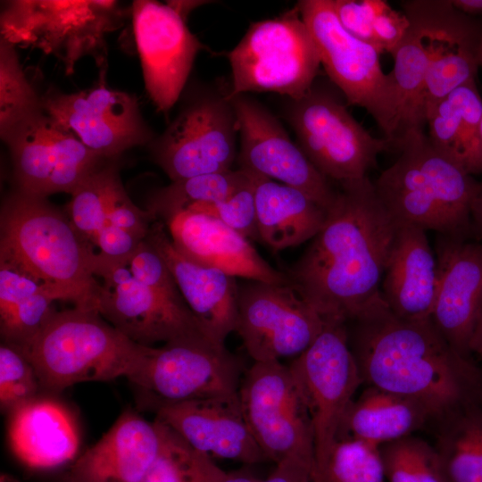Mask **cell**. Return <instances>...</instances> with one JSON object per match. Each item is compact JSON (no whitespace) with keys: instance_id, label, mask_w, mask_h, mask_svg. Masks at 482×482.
<instances>
[{"instance_id":"9a60e30c","label":"cell","mask_w":482,"mask_h":482,"mask_svg":"<svg viewBox=\"0 0 482 482\" xmlns=\"http://www.w3.org/2000/svg\"><path fill=\"white\" fill-rule=\"evenodd\" d=\"M242 365L225 346L192 336L151 346L137 386L157 409L173 403L237 393Z\"/></svg>"},{"instance_id":"f35d334b","label":"cell","mask_w":482,"mask_h":482,"mask_svg":"<svg viewBox=\"0 0 482 482\" xmlns=\"http://www.w3.org/2000/svg\"><path fill=\"white\" fill-rule=\"evenodd\" d=\"M56 300L50 291H42L0 312L4 343L19 348L33 338L55 312L52 303Z\"/></svg>"},{"instance_id":"f1b7e54d","label":"cell","mask_w":482,"mask_h":482,"mask_svg":"<svg viewBox=\"0 0 482 482\" xmlns=\"http://www.w3.org/2000/svg\"><path fill=\"white\" fill-rule=\"evenodd\" d=\"M482 98L476 79L458 87L427 115L428 138L470 175L482 173Z\"/></svg>"},{"instance_id":"b9f144b4","label":"cell","mask_w":482,"mask_h":482,"mask_svg":"<svg viewBox=\"0 0 482 482\" xmlns=\"http://www.w3.org/2000/svg\"><path fill=\"white\" fill-rule=\"evenodd\" d=\"M127 266L137 280L155 292L186 303L164 259L145 238L128 258Z\"/></svg>"},{"instance_id":"11a10c76","label":"cell","mask_w":482,"mask_h":482,"mask_svg":"<svg viewBox=\"0 0 482 482\" xmlns=\"http://www.w3.org/2000/svg\"><path fill=\"white\" fill-rule=\"evenodd\" d=\"M0 482H18V481L12 476L5 473H2L0 476Z\"/></svg>"},{"instance_id":"7c38bea8","label":"cell","mask_w":482,"mask_h":482,"mask_svg":"<svg viewBox=\"0 0 482 482\" xmlns=\"http://www.w3.org/2000/svg\"><path fill=\"white\" fill-rule=\"evenodd\" d=\"M10 150L17 190L46 198L71 192L107 160L87 147L43 108L3 138Z\"/></svg>"},{"instance_id":"8992f818","label":"cell","mask_w":482,"mask_h":482,"mask_svg":"<svg viewBox=\"0 0 482 482\" xmlns=\"http://www.w3.org/2000/svg\"><path fill=\"white\" fill-rule=\"evenodd\" d=\"M126 13L112 0L9 1L1 12V38L54 56L66 75L87 56L106 71V37L123 25Z\"/></svg>"},{"instance_id":"3957f363","label":"cell","mask_w":482,"mask_h":482,"mask_svg":"<svg viewBox=\"0 0 482 482\" xmlns=\"http://www.w3.org/2000/svg\"><path fill=\"white\" fill-rule=\"evenodd\" d=\"M96 255L46 198L16 190L4 202L0 262L33 277L59 300L97 312L101 283L95 273Z\"/></svg>"},{"instance_id":"ffe728a7","label":"cell","mask_w":482,"mask_h":482,"mask_svg":"<svg viewBox=\"0 0 482 482\" xmlns=\"http://www.w3.org/2000/svg\"><path fill=\"white\" fill-rule=\"evenodd\" d=\"M436 262L437 289L431 320L448 344L470 359V341L482 302V245L442 236Z\"/></svg>"},{"instance_id":"f6af8a7d","label":"cell","mask_w":482,"mask_h":482,"mask_svg":"<svg viewBox=\"0 0 482 482\" xmlns=\"http://www.w3.org/2000/svg\"><path fill=\"white\" fill-rule=\"evenodd\" d=\"M42 291H50L57 297L47 287L33 277L8 263L0 262V312L11 309L21 300Z\"/></svg>"},{"instance_id":"d6986e66","label":"cell","mask_w":482,"mask_h":482,"mask_svg":"<svg viewBox=\"0 0 482 482\" xmlns=\"http://www.w3.org/2000/svg\"><path fill=\"white\" fill-rule=\"evenodd\" d=\"M131 13L145 90L166 112L179 98L197 54L206 47L170 1L136 0Z\"/></svg>"},{"instance_id":"4dcf8cb0","label":"cell","mask_w":482,"mask_h":482,"mask_svg":"<svg viewBox=\"0 0 482 482\" xmlns=\"http://www.w3.org/2000/svg\"><path fill=\"white\" fill-rule=\"evenodd\" d=\"M439 420L434 446L445 482H482V404H465Z\"/></svg>"},{"instance_id":"9f6ffc18","label":"cell","mask_w":482,"mask_h":482,"mask_svg":"<svg viewBox=\"0 0 482 482\" xmlns=\"http://www.w3.org/2000/svg\"><path fill=\"white\" fill-rule=\"evenodd\" d=\"M481 137H482V121H481Z\"/></svg>"},{"instance_id":"d6a6232c","label":"cell","mask_w":482,"mask_h":482,"mask_svg":"<svg viewBox=\"0 0 482 482\" xmlns=\"http://www.w3.org/2000/svg\"><path fill=\"white\" fill-rule=\"evenodd\" d=\"M161 445L142 482H220L228 472L158 419Z\"/></svg>"},{"instance_id":"db71d44e","label":"cell","mask_w":482,"mask_h":482,"mask_svg":"<svg viewBox=\"0 0 482 482\" xmlns=\"http://www.w3.org/2000/svg\"><path fill=\"white\" fill-rule=\"evenodd\" d=\"M474 55L478 68H482V32L476 43Z\"/></svg>"},{"instance_id":"681fc988","label":"cell","mask_w":482,"mask_h":482,"mask_svg":"<svg viewBox=\"0 0 482 482\" xmlns=\"http://www.w3.org/2000/svg\"><path fill=\"white\" fill-rule=\"evenodd\" d=\"M469 348L470 354L475 353L482 359V302L471 335Z\"/></svg>"},{"instance_id":"603a6c76","label":"cell","mask_w":482,"mask_h":482,"mask_svg":"<svg viewBox=\"0 0 482 482\" xmlns=\"http://www.w3.org/2000/svg\"><path fill=\"white\" fill-rule=\"evenodd\" d=\"M161 220L176 248L189 259L233 277L290 284L287 273L264 260L250 240L219 220L195 211H181Z\"/></svg>"},{"instance_id":"484cf974","label":"cell","mask_w":482,"mask_h":482,"mask_svg":"<svg viewBox=\"0 0 482 482\" xmlns=\"http://www.w3.org/2000/svg\"><path fill=\"white\" fill-rule=\"evenodd\" d=\"M9 438L12 452L25 465L51 469L74 459L79 449L75 423L60 403L36 399L12 411Z\"/></svg>"},{"instance_id":"30bf717a","label":"cell","mask_w":482,"mask_h":482,"mask_svg":"<svg viewBox=\"0 0 482 482\" xmlns=\"http://www.w3.org/2000/svg\"><path fill=\"white\" fill-rule=\"evenodd\" d=\"M238 121L227 86L195 93L151 143L155 163L171 182L232 170Z\"/></svg>"},{"instance_id":"7dc6e473","label":"cell","mask_w":482,"mask_h":482,"mask_svg":"<svg viewBox=\"0 0 482 482\" xmlns=\"http://www.w3.org/2000/svg\"><path fill=\"white\" fill-rule=\"evenodd\" d=\"M143 239L120 228L106 225L99 232L95 252L104 258L116 261H126L138 247Z\"/></svg>"},{"instance_id":"74e56055","label":"cell","mask_w":482,"mask_h":482,"mask_svg":"<svg viewBox=\"0 0 482 482\" xmlns=\"http://www.w3.org/2000/svg\"><path fill=\"white\" fill-rule=\"evenodd\" d=\"M0 46V132L3 139L24 118L42 109V102L28 81L14 46L2 38Z\"/></svg>"},{"instance_id":"9c48e42d","label":"cell","mask_w":482,"mask_h":482,"mask_svg":"<svg viewBox=\"0 0 482 482\" xmlns=\"http://www.w3.org/2000/svg\"><path fill=\"white\" fill-rule=\"evenodd\" d=\"M238 396L250 431L266 460L276 464L295 460L318 477L310 411L288 365L254 362L242 378Z\"/></svg>"},{"instance_id":"60d3db41","label":"cell","mask_w":482,"mask_h":482,"mask_svg":"<svg viewBox=\"0 0 482 482\" xmlns=\"http://www.w3.org/2000/svg\"><path fill=\"white\" fill-rule=\"evenodd\" d=\"M256 175L222 201L195 205L188 211L211 215L245 238L259 241L255 200ZM187 211V210H185Z\"/></svg>"},{"instance_id":"836d02e7","label":"cell","mask_w":482,"mask_h":482,"mask_svg":"<svg viewBox=\"0 0 482 482\" xmlns=\"http://www.w3.org/2000/svg\"><path fill=\"white\" fill-rule=\"evenodd\" d=\"M119 180L118 167L108 161L71 194L68 218L82 240L94 252L96 239L106 225L108 207Z\"/></svg>"},{"instance_id":"bcb514c9","label":"cell","mask_w":482,"mask_h":482,"mask_svg":"<svg viewBox=\"0 0 482 482\" xmlns=\"http://www.w3.org/2000/svg\"><path fill=\"white\" fill-rule=\"evenodd\" d=\"M410 26V20L405 13L390 5L372 24L375 40L380 51L392 54L406 36Z\"/></svg>"},{"instance_id":"1f68e13d","label":"cell","mask_w":482,"mask_h":482,"mask_svg":"<svg viewBox=\"0 0 482 482\" xmlns=\"http://www.w3.org/2000/svg\"><path fill=\"white\" fill-rule=\"evenodd\" d=\"M253 176L238 168L174 181L150 198L147 210L157 220H162L195 205L217 203L229 196Z\"/></svg>"},{"instance_id":"f546056e","label":"cell","mask_w":482,"mask_h":482,"mask_svg":"<svg viewBox=\"0 0 482 482\" xmlns=\"http://www.w3.org/2000/svg\"><path fill=\"white\" fill-rule=\"evenodd\" d=\"M411 22L410 29L395 52L389 72L394 90L395 120L389 141L396 148L399 141L426 125L425 86L430 51L422 30Z\"/></svg>"},{"instance_id":"7a4b0ae2","label":"cell","mask_w":482,"mask_h":482,"mask_svg":"<svg viewBox=\"0 0 482 482\" xmlns=\"http://www.w3.org/2000/svg\"><path fill=\"white\" fill-rule=\"evenodd\" d=\"M352 323L348 341L363 384L424 401L442 417L470 403L482 404V373L431 319L405 320L384 303Z\"/></svg>"},{"instance_id":"8fae6325","label":"cell","mask_w":482,"mask_h":482,"mask_svg":"<svg viewBox=\"0 0 482 482\" xmlns=\"http://www.w3.org/2000/svg\"><path fill=\"white\" fill-rule=\"evenodd\" d=\"M295 6L314 39L329 81L348 105L364 108L389 140L395 101L391 76L380 64L382 53L343 28L332 0H301Z\"/></svg>"},{"instance_id":"d4e9b609","label":"cell","mask_w":482,"mask_h":482,"mask_svg":"<svg viewBox=\"0 0 482 482\" xmlns=\"http://www.w3.org/2000/svg\"><path fill=\"white\" fill-rule=\"evenodd\" d=\"M437 262L426 231L397 225L381 295L389 311L405 320L431 319L437 289Z\"/></svg>"},{"instance_id":"ac0fdd59","label":"cell","mask_w":482,"mask_h":482,"mask_svg":"<svg viewBox=\"0 0 482 482\" xmlns=\"http://www.w3.org/2000/svg\"><path fill=\"white\" fill-rule=\"evenodd\" d=\"M230 99L238 121L239 169L299 189L328 210L337 190L290 138L279 120L248 95Z\"/></svg>"},{"instance_id":"e0dca14e","label":"cell","mask_w":482,"mask_h":482,"mask_svg":"<svg viewBox=\"0 0 482 482\" xmlns=\"http://www.w3.org/2000/svg\"><path fill=\"white\" fill-rule=\"evenodd\" d=\"M104 77L105 71H100L97 84L75 93L51 89L41 96V102L44 112L72 131L87 147L113 160L154 138L137 97L107 87Z\"/></svg>"},{"instance_id":"277c9868","label":"cell","mask_w":482,"mask_h":482,"mask_svg":"<svg viewBox=\"0 0 482 482\" xmlns=\"http://www.w3.org/2000/svg\"><path fill=\"white\" fill-rule=\"evenodd\" d=\"M396 148L399 157L373 183L393 220L463 237L471 229V205L482 183L436 148L424 131L408 133Z\"/></svg>"},{"instance_id":"f907efd6","label":"cell","mask_w":482,"mask_h":482,"mask_svg":"<svg viewBox=\"0 0 482 482\" xmlns=\"http://www.w3.org/2000/svg\"><path fill=\"white\" fill-rule=\"evenodd\" d=\"M471 224L477 234L482 237V186L471 205Z\"/></svg>"},{"instance_id":"2e32d148","label":"cell","mask_w":482,"mask_h":482,"mask_svg":"<svg viewBox=\"0 0 482 482\" xmlns=\"http://www.w3.org/2000/svg\"><path fill=\"white\" fill-rule=\"evenodd\" d=\"M127 260L96 255V277L102 279L97 312L105 320L145 346L192 336L207 337L186 303L137 280Z\"/></svg>"},{"instance_id":"ba28073f","label":"cell","mask_w":482,"mask_h":482,"mask_svg":"<svg viewBox=\"0 0 482 482\" xmlns=\"http://www.w3.org/2000/svg\"><path fill=\"white\" fill-rule=\"evenodd\" d=\"M347 106L342 93L318 77L302 97L284 104L299 147L325 178L338 183L367 177L378 156L394 148L364 129Z\"/></svg>"},{"instance_id":"7402d4cb","label":"cell","mask_w":482,"mask_h":482,"mask_svg":"<svg viewBox=\"0 0 482 482\" xmlns=\"http://www.w3.org/2000/svg\"><path fill=\"white\" fill-rule=\"evenodd\" d=\"M145 240L164 259L203 332L213 342L225 345L228 336L236 331V278L184 255L174 245L165 225L157 219L152 223Z\"/></svg>"},{"instance_id":"83f0119b","label":"cell","mask_w":482,"mask_h":482,"mask_svg":"<svg viewBox=\"0 0 482 482\" xmlns=\"http://www.w3.org/2000/svg\"><path fill=\"white\" fill-rule=\"evenodd\" d=\"M255 200L259 241L273 252L312 239L328 210L295 187L256 176Z\"/></svg>"},{"instance_id":"5b68a950","label":"cell","mask_w":482,"mask_h":482,"mask_svg":"<svg viewBox=\"0 0 482 482\" xmlns=\"http://www.w3.org/2000/svg\"><path fill=\"white\" fill-rule=\"evenodd\" d=\"M151 346L135 343L96 311H56L39 332L17 349L33 366L40 386L61 391L120 377L137 384Z\"/></svg>"},{"instance_id":"6da1fadb","label":"cell","mask_w":482,"mask_h":482,"mask_svg":"<svg viewBox=\"0 0 482 482\" xmlns=\"http://www.w3.org/2000/svg\"><path fill=\"white\" fill-rule=\"evenodd\" d=\"M339 185L322 228L287 276L324 320L347 324L385 303L381 283L397 225L368 177Z\"/></svg>"},{"instance_id":"44dd1931","label":"cell","mask_w":482,"mask_h":482,"mask_svg":"<svg viewBox=\"0 0 482 482\" xmlns=\"http://www.w3.org/2000/svg\"><path fill=\"white\" fill-rule=\"evenodd\" d=\"M156 419L211 458L246 464L267 461L247 425L238 392L164 405Z\"/></svg>"},{"instance_id":"8d00e7d4","label":"cell","mask_w":482,"mask_h":482,"mask_svg":"<svg viewBox=\"0 0 482 482\" xmlns=\"http://www.w3.org/2000/svg\"><path fill=\"white\" fill-rule=\"evenodd\" d=\"M319 482H385L378 445L353 438H337L318 470Z\"/></svg>"},{"instance_id":"cb8c5ba5","label":"cell","mask_w":482,"mask_h":482,"mask_svg":"<svg viewBox=\"0 0 482 482\" xmlns=\"http://www.w3.org/2000/svg\"><path fill=\"white\" fill-rule=\"evenodd\" d=\"M161 445L157 420L124 411L71 465L66 482H142Z\"/></svg>"},{"instance_id":"52a82bcc","label":"cell","mask_w":482,"mask_h":482,"mask_svg":"<svg viewBox=\"0 0 482 482\" xmlns=\"http://www.w3.org/2000/svg\"><path fill=\"white\" fill-rule=\"evenodd\" d=\"M226 56L231 69L229 98L273 92L298 99L312 86L321 65L314 39L296 6L252 23Z\"/></svg>"},{"instance_id":"f5cc1de1","label":"cell","mask_w":482,"mask_h":482,"mask_svg":"<svg viewBox=\"0 0 482 482\" xmlns=\"http://www.w3.org/2000/svg\"><path fill=\"white\" fill-rule=\"evenodd\" d=\"M261 479L256 478L248 472L237 471L228 473L226 478L220 482H260Z\"/></svg>"},{"instance_id":"7bdbcfd3","label":"cell","mask_w":482,"mask_h":482,"mask_svg":"<svg viewBox=\"0 0 482 482\" xmlns=\"http://www.w3.org/2000/svg\"><path fill=\"white\" fill-rule=\"evenodd\" d=\"M332 5L339 22L347 32L380 51L375 40L372 24L390 6L388 2L332 0Z\"/></svg>"},{"instance_id":"816d5d0a","label":"cell","mask_w":482,"mask_h":482,"mask_svg":"<svg viewBox=\"0 0 482 482\" xmlns=\"http://www.w3.org/2000/svg\"><path fill=\"white\" fill-rule=\"evenodd\" d=\"M453 6L468 15L482 14V0H451Z\"/></svg>"},{"instance_id":"c3c4849f","label":"cell","mask_w":482,"mask_h":482,"mask_svg":"<svg viewBox=\"0 0 482 482\" xmlns=\"http://www.w3.org/2000/svg\"><path fill=\"white\" fill-rule=\"evenodd\" d=\"M260 482H319V479L309 468L289 459L276 464L274 470Z\"/></svg>"},{"instance_id":"d590c367","label":"cell","mask_w":482,"mask_h":482,"mask_svg":"<svg viewBox=\"0 0 482 482\" xmlns=\"http://www.w3.org/2000/svg\"><path fill=\"white\" fill-rule=\"evenodd\" d=\"M379 447L388 482H445L436 449L422 438L410 435Z\"/></svg>"},{"instance_id":"4316f807","label":"cell","mask_w":482,"mask_h":482,"mask_svg":"<svg viewBox=\"0 0 482 482\" xmlns=\"http://www.w3.org/2000/svg\"><path fill=\"white\" fill-rule=\"evenodd\" d=\"M441 418L424 401L367 386L345 411L336 439L353 438L380 446Z\"/></svg>"},{"instance_id":"ee69618b","label":"cell","mask_w":482,"mask_h":482,"mask_svg":"<svg viewBox=\"0 0 482 482\" xmlns=\"http://www.w3.org/2000/svg\"><path fill=\"white\" fill-rule=\"evenodd\" d=\"M155 219L149 210H141L132 203L119 180L108 207L106 225L125 229L144 240Z\"/></svg>"},{"instance_id":"4fadbf2b","label":"cell","mask_w":482,"mask_h":482,"mask_svg":"<svg viewBox=\"0 0 482 482\" xmlns=\"http://www.w3.org/2000/svg\"><path fill=\"white\" fill-rule=\"evenodd\" d=\"M288 367L310 411L319 470L336 440L345 411L363 384L349 345L347 324L325 320L318 337Z\"/></svg>"},{"instance_id":"5bb4252c","label":"cell","mask_w":482,"mask_h":482,"mask_svg":"<svg viewBox=\"0 0 482 482\" xmlns=\"http://www.w3.org/2000/svg\"><path fill=\"white\" fill-rule=\"evenodd\" d=\"M325 320L291 284H237L236 332L254 362L296 358L318 337Z\"/></svg>"},{"instance_id":"ab89813d","label":"cell","mask_w":482,"mask_h":482,"mask_svg":"<svg viewBox=\"0 0 482 482\" xmlns=\"http://www.w3.org/2000/svg\"><path fill=\"white\" fill-rule=\"evenodd\" d=\"M40 386L36 371L25 356L12 346H0V403L14 411L33 400Z\"/></svg>"},{"instance_id":"e575fe53","label":"cell","mask_w":482,"mask_h":482,"mask_svg":"<svg viewBox=\"0 0 482 482\" xmlns=\"http://www.w3.org/2000/svg\"><path fill=\"white\" fill-rule=\"evenodd\" d=\"M430 51L425 86V115L458 87L476 79L475 46H452L425 40Z\"/></svg>"}]
</instances>
